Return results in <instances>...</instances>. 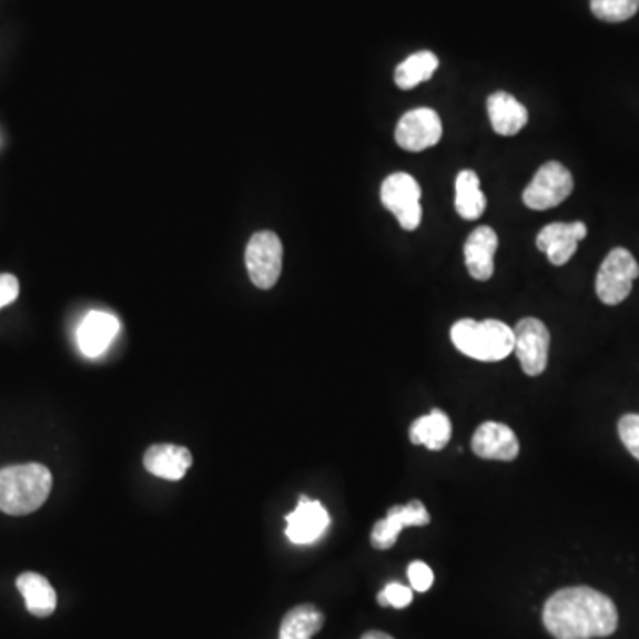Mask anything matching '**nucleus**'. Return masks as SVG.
<instances>
[{
  "label": "nucleus",
  "mask_w": 639,
  "mask_h": 639,
  "mask_svg": "<svg viewBox=\"0 0 639 639\" xmlns=\"http://www.w3.org/2000/svg\"><path fill=\"white\" fill-rule=\"evenodd\" d=\"M590 8L604 22H626L638 13L639 0H590Z\"/></svg>",
  "instance_id": "23"
},
{
  "label": "nucleus",
  "mask_w": 639,
  "mask_h": 639,
  "mask_svg": "<svg viewBox=\"0 0 639 639\" xmlns=\"http://www.w3.org/2000/svg\"><path fill=\"white\" fill-rule=\"evenodd\" d=\"M245 265L254 286L274 288L283 271V244L274 231H260L248 240Z\"/></svg>",
  "instance_id": "6"
},
{
  "label": "nucleus",
  "mask_w": 639,
  "mask_h": 639,
  "mask_svg": "<svg viewBox=\"0 0 639 639\" xmlns=\"http://www.w3.org/2000/svg\"><path fill=\"white\" fill-rule=\"evenodd\" d=\"M499 239L490 226L476 227L464 245L467 271L476 281H488L494 275V254Z\"/></svg>",
  "instance_id": "14"
},
{
  "label": "nucleus",
  "mask_w": 639,
  "mask_h": 639,
  "mask_svg": "<svg viewBox=\"0 0 639 639\" xmlns=\"http://www.w3.org/2000/svg\"><path fill=\"white\" fill-rule=\"evenodd\" d=\"M17 588L26 600L27 609L38 618L50 617L58 608V595L47 577L26 572L17 579Z\"/></svg>",
  "instance_id": "18"
},
{
  "label": "nucleus",
  "mask_w": 639,
  "mask_h": 639,
  "mask_svg": "<svg viewBox=\"0 0 639 639\" xmlns=\"http://www.w3.org/2000/svg\"><path fill=\"white\" fill-rule=\"evenodd\" d=\"M192 466V453L174 444H155L144 453V467L151 475L178 481Z\"/></svg>",
  "instance_id": "16"
},
{
  "label": "nucleus",
  "mask_w": 639,
  "mask_h": 639,
  "mask_svg": "<svg viewBox=\"0 0 639 639\" xmlns=\"http://www.w3.org/2000/svg\"><path fill=\"white\" fill-rule=\"evenodd\" d=\"M470 448L485 460L511 462L519 455V440L510 426L487 422L473 435Z\"/></svg>",
  "instance_id": "13"
},
{
  "label": "nucleus",
  "mask_w": 639,
  "mask_h": 639,
  "mask_svg": "<svg viewBox=\"0 0 639 639\" xmlns=\"http://www.w3.org/2000/svg\"><path fill=\"white\" fill-rule=\"evenodd\" d=\"M381 200L404 230L414 231L422 224V186L410 174H389L382 183Z\"/></svg>",
  "instance_id": "5"
},
{
  "label": "nucleus",
  "mask_w": 639,
  "mask_h": 639,
  "mask_svg": "<svg viewBox=\"0 0 639 639\" xmlns=\"http://www.w3.org/2000/svg\"><path fill=\"white\" fill-rule=\"evenodd\" d=\"M443 138V121L434 109H414L405 112L396 124L395 139L405 151L428 150Z\"/></svg>",
  "instance_id": "9"
},
{
  "label": "nucleus",
  "mask_w": 639,
  "mask_h": 639,
  "mask_svg": "<svg viewBox=\"0 0 639 639\" xmlns=\"http://www.w3.org/2000/svg\"><path fill=\"white\" fill-rule=\"evenodd\" d=\"M588 230L585 222H555L538 233L537 247L549 257L552 265L561 266L570 262L576 254L577 245L586 239Z\"/></svg>",
  "instance_id": "12"
},
{
  "label": "nucleus",
  "mask_w": 639,
  "mask_h": 639,
  "mask_svg": "<svg viewBox=\"0 0 639 639\" xmlns=\"http://www.w3.org/2000/svg\"><path fill=\"white\" fill-rule=\"evenodd\" d=\"M618 435L632 457L639 460V414H626L618 422Z\"/></svg>",
  "instance_id": "25"
},
{
  "label": "nucleus",
  "mask_w": 639,
  "mask_h": 639,
  "mask_svg": "<svg viewBox=\"0 0 639 639\" xmlns=\"http://www.w3.org/2000/svg\"><path fill=\"white\" fill-rule=\"evenodd\" d=\"M377 600L382 608H407L408 604L413 602V588L399 585V582H389L378 594Z\"/></svg>",
  "instance_id": "24"
},
{
  "label": "nucleus",
  "mask_w": 639,
  "mask_h": 639,
  "mask_svg": "<svg viewBox=\"0 0 639 639\" xmlns=\"http://www.w3.org/2000/svg\"><path fill=\"white\" fill-rule=\"evenodd\" d=\"M452 342L462 354L470 359L496 363L514 351V328L499 320H458L452 327Z\"/></svg>",
  "instance_id": "3"
},
{
  "label": "nucleus",
  "mask_w": 639,
  "mask_h": 639,
  "mask_svg": "<svg viewBox=\"0 0 639 639\" xmlns=\"http://www.w3.org/2000/svg\"><path fill=\"white\" fill-rule=\"evenodd\" d=\"M541 618L556 639L608 638L618 627L615 602L588 586L556 591L544 606Z\"/></svg>",
  "instance_id": "1"
},
{
  "label": "nucleus",
  "mask_w": 639,
  "mask_h": 639,
  "mask_svg": "<svg viewBox=\"0 0 639 639\" xmlns=\"http://www.w3.org/2000/svg\"><path fill=\"white\" fill-rule=\"evenodd\" d=\"M514 351L519 357L523 372L538 377L546 372L549 361L550 334L538 318H523L514 328Z\"/></svg>",
  "instance_id": "8"
},
{
  "label": "nucleus",
  "mask_w": 639,
  "mask_h": 639,
  "mask_svg": "<svg viewBox=\"0 0 639 639\" xmlns=\"http://www.w3.org/2000/svg\"><path fill=\"white\" fill-rule=\"evenodd\" d=\"M439 68V59L434 52H423L408 55L395 71V82L399 89H413L426 80H430L435 70Z\"/></svg>",
  "instance_id": "22"
},
{
  "label": "nucleus",
  "mask_w": 639,
  "mask_h": 639,
  "mask_svg": "<svg viewBox=\"0 0 639 639\" xmlns=\"http://www.w3.org/2000/svg\"><path fill=\"white\" fill-rule=\"evenodd\" d=\"M118 331H120V322L114 315L105 311H91L77 331L80 351L84 352L88 357L102 355L111 345Z\"/></svg>",
  "instance_id": "15"
},
{
  "label": "nucleus",
  "mask_w": 639,
  "mask_h": 639,
  "mask_svg": "<svg viewBox=\"0 0 639 639\" xmlns=\"http://www.w3.org/2000/svg\"><path fill=\"white\" fill-rule=\"evenodd\" d=\"M20 295V283L17 275L0 274V310L17 301Z\"/></svg>",
  "instance_id": "27"
},
{
  "label": "nucleus",
  "mask_w": 639,
  "mask_h": 639,
  "mask_svg": "<svg viewBox=\"0 0 639 639\" xmlns=\"http://www.w3.org/2000/svg\"><path fill=\"white\" fill-rule=\"evenodd\" d=\"M407 576L413 590L419 591V594L430 590L432 585H434V572L423 561H413V564L408 565Z\"/></svg>",
  "instance_id": "26"
},
{
  "label": "nucleus",
  "mask_w": 639,
  "mask_h": 639,
  "mask_svg": "<svg viewBox=\"0 0 639 639\" xmlns=\"http://www.w3.org/2000/svg\"><path fill=\"white\" fill-rule=\"evenodd\" d=\"M487 206L484 192L479 191V178L475 171H460L455 182V209L466 221L481 217Z\"/></svg>",
  "instance_id": "20"
},
{
  "label": "nucleus",
  "mask_w": 639,
  "mask_h": 639,
  "mask_svg": "<svg viewBox=\"0 0 639 639\" xmlns=\"http://www.w3.org/2000/svg\"><path fill=\"white\" fill-rule=\"evenodd\" d=\"M449 440H452V422L439 408H434L426 416L417 417L410 426V443L417 446L422 444L430 452H440L448 446Z\"/></svg>",
  "instance_id": "19"
},
{
  "label": "nucleus",
  "mask_w": 639,
  "mask_h": 639,
  "mask_svg": "<svg viewBox=\"0 0 639 639\" xmlns=\"http://www.w3.org/2000/svg\"><path fill=\"white\" fill-rule=\"evenodd\" d=\"M487 111L494 132L506 138L519 133L528 123V109L505 91L488 97Z\"/></svg>",
  "instance_id": "17"
},
{
  "label": "nucleus",
  "mask_w": 639,
  "mask_h": 639,
  "mask_svg": "<svg viewBox=\"0 0 639 639\" xmlns=\"http://www.w3.org/2000/svg\"><path fill=\"white\" fill-rule=\"evenodd\" d=\"M426 524H430V514L422 501L414 499L405 506H393L387 510L386 519L378 520L373 526L372 546L378 550L390 549L398 540L402 529Z\"/></svg>",
  "instance_id": "10"
},
{
  "label": "nucleus",
  "mask_w": 639,
  "mask_h": 639,
  "mask_svg": "<svg viewBox=\"0 0 639 639\" xmlns=\"http://www.w3.org/2000/svg\"><path fill=\"white\" fill-rule=\"evenodd\" d=\"M324 612L313 604H302L284 615L280 639H311L324 627Z\"/></svg>",
  "instance_id": "21"
},
{
  "label": "nucleus",
  "mask_w": 639,
  "mask_h": 639,
  "mask_svg": "<svg viewBox=\"0 0 639 639\" xmlns=\"http://www.w3.org/2000/svg\"><path fill=\"white\" fill-rule=\"evenodd\" d=\"M328 524H331V517L322 503L301 496L297 508L286 515V537L293 544L307 546L324 537Z\"/></svg>",
  "instance_id": "11"
},
{
  "label": "nucleus",
  "mask_w": 639,
  "mask_h": 639,
  "mask_svg": "<svg viewBox=\"0 0 639 639\" xmlns=\"http://www.w3.org/2000/svg\"><path fill=\"white\" fill-rule=\"evenodd\" d=\"M638 277L639 265L636 257L627 248H612L600 265L595 281L597 297L608 306H617L629 297L632 283Z\"/></svg>",
  "instance_id": "4"
},
{
  "label": "nucleus",
  "mask_w": 639,
  "mask_h": 639,
  "mask_svg": "<svg viewBox=\"0 0 639 639\" xmlns=\"http://www.w3.org/2000/svg\"><path fill=\"white\" fill-rule=\"evenodd\" d=\"M52 473L41 464H22L0 469V511L29 515L49 499Z\"/></svg>",
  "instance_id": "2"
},
{
  "label": "nucleus",
  "mask_w": 639,
  "mask_h": 639,
  "mask_svg": "<svg viewBox=\"0 0 639 639\" xmlns=\"http://www.w3.org/2000/svg\"><path fill=\"white\" fill-rule=\"evenodd\" d=\"M572 191V174L564 164L552 160L538 169L531 183L524 191L523 201L528 209L544 212L564 203Z\"/></svg>",
  "instance_id": "7"
},
{
  "label": "nucleus",
  "mask_w": 639,
  "mask_h": 639,
  "mask_svg": "<svg viewBox=\"0 0 639 639\" xmlns=\"http://www.w3.org/2000/svg\"><path fill=\"white\" fill-rule=\"evenodd\" d=\"M361 639H395L393 636L386 635V632H381V630H369Z\"/></svg>",
  "instance_id": "28"
}]
</instances>
